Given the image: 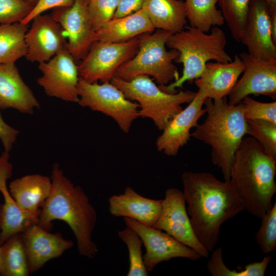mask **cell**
I'll return each mask as SVG.
<instances>
[{
	"label": "cell",
	"instance_id": "277c9868",
	"mask_svg": "<svg viewBox=\"0 0 276 276\" xmlns=\"http://www.w3.org/2000/svg\"><path fill=\"white\" fill-rule=\"evenodd\" d=\"M203 104L206 117L191 136L211 147L212 164L221 170L224 180L229 181L235 154L247 133L242 104L231 105L226 97L215 100L206 98Z\"/></svg>",
	"mask_w": 276,
	"mask_h": 276
},
{
	"label": "cell",
	"instance_id": "d6a6232c",
	"mask_svg": "<svg viewBox=\"0 0 276 276\" xmlns=\"http://www.w3.org/2000/svg\"><path fill=\"white\" fill-rule=\"evenodd\" d=\"M35 5L24 0H0V25L21 22Z\"/></svg>",
	"mask_w": 276,
	"mask_h": 276
},
{
	"label": "cell",
	"instance_id": "d6986e66",
	"mask_svg": "<svg viewBox=\"0 0 276 276\" xmlns=\"http://www.w3.org/2000/svg\"><path fill=\"white\" fill-rule=\"evenodd\" d=\"M22 236L31 273L39 270L49 261L59 257L74 245L72 241L65 239L60 233H51L37 224L29 226Z\"/></svg>",
	"mask_w": 276,
	"mask_h": 276
},
{
	"label": "cell",
	"instance_id": "3957f363",
	"mask_svg": "<svg viewBox=\"0 0 276 276\" xmlns=\"http://www.w3.org/2000/svg\"><path fill=\"white\" fill-rule=\"evenodd\" d=\"M275 174L276 158L254 138L244 136L235 154L229 179L244 210L261 218L270 210Z\"/></svg>",
	"mask_w": 276,
	"mask_h": 276
},
{
	"label": "cell",
	"instance_id": "484cf974",
	"mask_svg": "<svg viewBox=\"0 0 276 276\" xmlns=\"http://www.w3.org/2000/svg\"><path fill=\"white\" fill-rule=\"evenodd\" d=\"M2 276H28L30 273L22 233L8 239L0 245Z\"/></svg>",
	"mask_w": 276,
	"mask_h": 276
},
{
	"label": "cell",
	"instance_id": "603a6c76",
	"mask_svg": "<svg viewBox=\"0 0 276 276\" xmlns=\"http://www.w3.org/2000/svg\"><path fill=\"white\" fill-rule=\"evenodd\" d=\"M155 28L143 9L127 16L112 18L95 32V41L119 43L128 41Z\"/></svg>",
	"mask_w": 276,
	"mask_h": 276
},
{
	"label": "cell",
	"instance_id": "b9f144b4",
	"mask_svg": "<svg viewBox=\"0 0 276 276\" xmlns=\"http://www.w3.org/2000/svg\"><path fill=\"white\" fill-rule=\"evenodd\" d=\"M24 1L36 4L39 0H24Z\"/></svg>",
	"mask_w": 276,
	"mask_h": 276
},
{
	"label": "cell",
	"instance_id": "f546056e",
	"mask_svg": "<svg viewBox=\"0 0 276 276\" xmlns=\"http://www.w3.org/2000/svg\"><path fill=\"white\" fill-rule=\"evenodd\" d=\"M118 235L128 250L129 267L127 275L147 276L148 271L145 266L142 251L143 243L139 235L128 226L120 231Z\"/></svg>",
	"mask_w": 276,
	"mask_h": 276
},
{
	"label": "cell",
	"instance_id": "4fadbf2b",
	"mask_svg": "<svg viewBox=\"0 0 276 276\" xmlns=\"http://www.w3.org/2000/svg\"><path fill=\"white\" fill-rule=\"evenodd\" d=\"M89 0H75L68 7L54 8L51 17L61 26L67 38V50L75 61L82 60L95 41L88 13Z\"/></svg>",
	"mask_w": 276,
	"mask_h": 276
},
{
	"label": "cell",
	"instance_id": "6da1fadb",
	"mask_svg": "<svg viewBox=\"0 0 276 276\" xmlns=\"http://www.w3.org/2000/svg\"><path fill=\"white\" fill-rule=\"evenodd\" d=\"M187 213L198 240L211 252L221 225L244 210L230 180L221 181L208 172L185 171L181 175Z\"/></svg>",
	"mask_w": 276,
	"mask_h": 276
},
{
	"label": "cell",
	"instance_id": "7bdbcfd3",
	"mask_svg": "<svg viewBox=\"0 0 276 276\" xmlns=\"http://www.w3.org/2000/svg\"><path fill=\"white\" fill-rule=\"evenodd\" d=\"M2 273H3V269H2V263H1V258H0V275L2 276Z\"/></svg>",
	"mask_w": 276,
	"mask_h": 276
},
{
	"label": "cell",
	"instance_id": "83f0119b",
	"mask_svg": "<svg viewBox=\"0 0 276 276\" xmlns=\"http://www.w3.org/2000/svg\"><path fill=\"white\" fill-rule=\"evenodd\" d=\"M219 0H185L187 19L191 26L208 32L213 27L224 22L220 10L217 8Z\"/></svg>",
	"mask_w": 276,
	"mask_h": 276
},
{
	"label": "cell",
	"instance_id": "7a4b0ae2",
	"mask_svg": "<svg viewBox=\"0 0 276 276\" xmlns=\"http://www.w3.org/2000/svg\"><path fill=\"white\" fill-rule=\"evenodd\" d=\"M51 179V191L41 209L37 224L50 231L54 220L64 221L75 236L80 255L94 258L98 251L91 239L97 213L88 196L64 175L57 163L53 165Z\"/></svg>",
	"mask_w": 276,
	"mask_h": 276
},
{
	"label": "cell",
	"instance_id": "9a60e30c",
	"mask_svg": "<svg viewBox=\"0 0 276 276\" xmlns=\"http://www.w3.org/2000/svg\"><path fill=\"white\" fill-rule=\"evenodd\" d=\"M25 40L26 59L39 63L48 61L67 49L66 35L61 26L51 15L39 14L32 20Z\"/></svg>",
	"mask_w": 276,
	"mask_h": 276
},
{
	"label": "cell",
	"instance_id": "ba28073f",
	"mask_svg": "<svg viewBox=\"0 0 276 276\" xmlns=\"http://www.w3.org/2000/svg\"><path fill=\"white\" fill-rule=\"evenodd\" d=\"M77 89L80 106L111 117L125 132L139 117V104L127 99L110 82L90 83L79 77Z\"/></svg>",
	"mask_w": 276,
	"mask_h": 276
},
{
	"label": "cell",
	"instance_id": "ac0fdd59",
	"mask_svg": "<svg viewBox=\"0 0 276 276\" xmlns=\"http://www.w3.org/2000/svg\"><path fill=\"white\" fill-rule=\"evenodd\" d=\"M205 98L197 91L189 105L175 115L169 122L156 142L159 151L168 156H176L180 148L184 146L190 139V130L196 127L199 120L206 113L202 108Z\"/></svg>",
	"mask_w": 276,
	"mask_h": 276
},
{
	"label": "cell",
	"instance_id": "ab89813d",
	"mask_svg": "<svg viewBox=\"0 0 276 276\" xmlns=\"http://www.w3.org/2000/svg\"><path fill=\"white\" fill-rule=\"evenodd\" d=\"M270 24L272 39L276 44V13L270 15Z\"/></svg>",
	"mask_w": 276,
	"mask_h": 276
},
{
	"label": "cell",
	"instance_id": "4dcf8cb0",
	"mask_svg": "<svg viewBox=\"0 0 276 276\" xmlns=\"http://www.w3.org/2000/svg\"><path fill=\"white\" fill-rule=\"evenodd\" d=\"M247 134L259 142L265 151L276 158V123L264 120H248Z\"/></svg>",
	"mask_w": 276,
	"mask_h": 276
},
{
	"label": "cell",
	"instance_id": "9c48e42d",
	"mask_svg": "<svg viewBox=\"0 0 276 276\" xmlns=\"http://www.w3.org/2000/svg\"><path fill=\"white\" fill-rule=\"evenodd\" d=\"M139 47L138 36L119 43L94 41L78 65L79 77L90 83L110 82L118 68L135 56Z\"/></svg>",
	"mask_w": 276,
	"mask_h": 276
},
{
	"label": "cell",
	"instance_id": "8fae6325",
	"mask_svg": "<svg viewBox=\"0 0 276 276\" xmlns=\"http://www.w3.org/2000/svg\"><path fill=\"white\" fill-rule=\"evenodd\" d=\"M38 68L42 76L37 79V82L47 96L66 102L78 103V65L67 49L48 61L40 63Z\"/></svg>",
	"mask_w": 276,
	"mask_h": 276
},
{
	"label": "cell",
	"instance_id": "60d3db41",
	"mask_svg": "<svg viewBox=\"0 0 276 276\" xmlns=\"http://www.w3.org/2000/svg\"><path fill=\"white\" fill-rule=\"evenodd\" d=\"M267 5L270 14L276 13V0H262Z\"/></svg>",
	"mask_w": 276,
	"mask_h": 276
},
{
	"label": "cell",
	"instance_id": "30bf717a",
	"mask_svg": "<svg viewBox=\"0 0 276 276\" xmlns=\"http://www.w3.org/2000/svg\"><path fill=\"white\" fill-rule=\"evenodd\" d=\"M182 191L168 189L162 200L160 214L154 228L164 231L178 241L192 248L201 257L208 258L210 252L196 236L187 213Z\"/></svg>",
	"mask_w": 276,
	"mask_h": 276
},
{
	"label": "cell",
	"instance_id": "8d00e7d4",
	"mask_svg": "<svg viewBox=\"0 0 276 276\" xmlns=\"http://www.w3.org/2000/svg\"><path fill=\"white\" fill-rule=\"evenodd\" d=\"M75 0H39L30 13L21 22L28 25L36 16L50 9L68 7L73 4Z\"/></svg>",
	"mask_w": 276,
	"mask_h": 276
},
{
	"label": "cell",
	"instance_id": "e575fe53",
	"mask_svg": "<svg viewBox=\"0 0 276 276\" xmlns=\"http://www.w3.org/2000/svg\"><path fill=\"white\" fill-rule=\"evenodd\" d=\"M241 103L246 120H264L276 123V102H261L246 96Z\"/></svg>",
	"mask_w": 276,
	"mask_h": 276
},
{
	"label": "cell",
	"instance_id": "52a82bcc",
	"mask_svg": "<svg viewBox=\"0 0 276 276\" xmlns=\"http://www.w3.org/2000/svg\"><path fill=\"white\" fill-rule=\"evenodd\" d=\"M110 82L127 99L138 102L139 117L151 119L160 130H163L173 117L182 110V104L190 103L196 95L191 90L167 93L147 75L138 76L129 81L114 76Z\"/></svg>",
	"mask_w": 276,
	"mask_h": 276
},
{
	"label": "cell",
	"instance_id": "d590c367",
	"mask_svg": "<svg viewBox=\"0 0 276 276\" xmlns=\"http://www.w3.org/2000/svg\"><path fill=\"white\" fill-rule=\"evenodd\" d=\"M208 260L207 268L213 276H246L244 269L237 271L229 269L223 260L222 249L221 247L215 248Z\"/></svg>",
	"mask_w": 276,
	"mask_h": 276
},
{
	"label": "cell",
	"instance_id": "e0dca14e",
	"mask_svg": "<svg viewBox=\"0 0 276 276\" xmlns=\"http://www.w3.org/2000/svg\"><path fill=\"white\" fill-rule=\"evenodd\" d=\"M9 159V152L5 151L0 156V192L4 199L0 208V245L14 235L23 233L31 225L37 224L41 212L21 210L11 196L7 187L12 170Z\"/></svg>",
	"mask_w": 276,
	"mask_h": 276
},
{
	"label": "cell",
	"instance_id": "f1b7e54d",
	"mask_svg": "<svg viewBox=\"0 0 276 276\" xmlns=\"http://www.w3.org/2000/svg\"><path fill=\"white\" fill-rule=\"evenodd\" d=\"M251 0H219L222 15L233 38L238 42L246 24Z\"/></svg>",
	"mask_w": 276,
	"mask_h": 276
},
{
	"label": "cell",
	"instance_id": "ffe728a7",
	"mask_svg": "<svg viewBox=\"0 0 276 276\" xmlns=\"http://www.w3.org/2000/svg\"><path fill=\"white\" fill-rule=\"evenodd\" d=\"M243 70L242 60L236 55L229 62H207L200 77L194 81L205 99H221L230 94Z\"/></svg>",
	"mask_w": 276,
	"mask_h": 276
},
{
	"label": "cell",
	"instance_id": "8992f818",
	"mask_svg": "<svg viewBox=\"0 0 276 276\" xmlns=\"http://www.w3.org/2000/svg\"><path fill=\"white\" fill-rule=\"evenodd\" d=\"M173 33L157 29L153 33L139 35L137 53L118 68L115 76L129 81L140 75L150 76L159 86L178 80L180 76L173 61L179 53L175 49L168 51L166 48V42Z\"/></svg>",
	"mask_w": 276,
	"mask_h": 276
},
{
	"label": "cell",
	"instance_id": "7402d4cb",
	"mask_svg": "<svg viewBox=\"0 0 276 276\" xmlns=\"http://www.w3.org/2000/svg\"><path fill=\"white\" fill-rule=\"evenodd\" d=\"M109 211L116 217H127L153 227L161 213L162 200L145 197L130 187L108 199Z\"/></svg>",
	"mask_w": 276,
	"mask_h": 276
},
{
	"label": "cell",
	"instance_id": "44dd1931",
	"mask_svg": "<svg viewBox=\"0 0 276 276\" xmlns=\"http://www.w3.org/2000/svg\"><path fill=\"white\" fill-rule=\"evenodd\" d=\"M40 104L22 80L15 63L0 64V109L33 114Z\"/></svg>",
	"mask_w": 276,
	"mask_h": 276
},
{
	"label": "cell",
	"instance_id": "2e32d148",
	"mask_svg": "<svg viewBox=\"0 0 276 276\" xmlns=\"http://www.w3.org/2000/svg\"><path fill=\"white\" fill-rule=\"evenodd\" d=\"M240 42L248 53L262 60H276V44L272 39L270 14L262 0H251L246 24Z\"/></svg>",
	"mask_w": 276,
	"mask_h": 276
},
{
	"label": "cell",
	"instance_id": "f35d334b",
	"mask_svg": "<svg viewBox=\"0 0 276 276\" xmlns=\"http://www.w3.org/2000/svg\"><path fill=\"white\" fill-rule=\"evenodd\" d=\"M145 0H120L113 18L127 16L142 9Z\"/></svg>",
	"mask_w": 276,
	"mask_h": 276
},
{
	"label": "cell",
	"instance_id": "d4e9b609",
	"mask_svg": "<svg viewBox=\"0 0 276 276\" xmlns=\"http://www.w3.org/2000/svg\"><path fill=\"white\" fill-rule=\"evenodd\" d=\"M142 9L155 29L174 33L186 25V7L182 0H145Z\"/></svg>",
	"mask_w": 276,
	"mask_h": 276
},
{
	"label": "cell",
	"instance_id": "836d02e7",
	"mask_svg": "<svg viewBox=\"0 0 276 276\" xmlns=\"http://www.w3.org/2000/svg\"><path fill=\"white\" fill-rule=\"evenodd\" d=\"M120 0H89L88 13L95 32L113 18Z\"/></svg>",
	"mask_w": 276,
	"mask_h": 276
},
{
	"label": "cell",
	"instance_id": "cb8c5ba5",
	"mask_svg": "<svg viewBox=\"0 0 276 276\" xmlns=\"http://www.w3.org/2000/svg\"><path fill=\"white\" fill-rule=\"evenodd\" d=\"M52 189L51 178L40 174H30L10 183L9 192L22 210L37 213L41 211Z\"/></svg>",
	"mask_w": 276,
	"mask_h": 276
},
{
	"label": "cell",
	"instance_id": "4316f807",
	"mask_svg": "<svg viewBox=\"0 0 276 276\" xmlns=\"http://www.w3.org/2000/svg\"><path fill=\"white\" fill-rule=\"evenodd\" d=\"M28 30V25L20 22L0 25V64L15 63L25 57V36Z\"/></svg>",
	"mask_w": 276,
	"mask_h": 276
},
{
	"label": "cell",
	"instance_id": "1f68e13d",
	"mask_svg": "<svg viewBox=\"0 0 276 276\" xmlns=\"http://www.w3.org/2000/svg\"><path fill=\"white\" fill-rule=\"evenodd\" d=\"M256 235V242L261 250L267 255L276 249V202L262 217Z\"/></svg>",
	"mask_w": 276,
	"mask_h": 276
},
{
	"label": "cell",
	"instance_id": "7c38bea8",
	"mask_svg": "<svg viewBox=\"0 0 276 276\" xmlns=\"http://www.w3.org/2000/svg\"><path fill=\"white\" fill-rule=\"evenodd\" d=\"M123 220L126 225L134 229L142 240L146 249L143 261L148 272L152 271L159 263L173 258L196 261L201 258L193 249L161 230L130 218L125 217Z\"/></svg>",
	"mask_w": 276,
	"mask_h": 276
},
{
	"label": "cell",
	"instance_id": "5bb4252c",
	"mask_svg": "<svg viewBox=\"0 0 276 276\" xmlns=\"http://www.w3.org/2000/svg\"><path fill=\"white\" fill-rule=\"evenodd\" d=\"M244 70L229 96L228 103L233 105L240 103L250 95H262L276 99V60L257 59L248 53L239 55Z\"/></svg>",
	"mask_w": 276,
	"mask_h": 276
},
{
	"label": "cell",
	"instance_id": "74e56055",
	"mask_svg": "<svg viewBox=\"0 0 276 276\" xmlns=\"http://www.w3.org/2000/svg\"><path fill=\"white\" fill-rule=\"evenodd\" d=\"M19 131L7 124L0 112V140L5 151L10 152L19 134Z\"/></svg>",
	"mask_w": 276,
	"mask_h": 276
},
{
	"label": "cell",
	"instance_id": "5b68a950",
	"mask_svg": "<svg viewBox=\"0 0 276 276\" xmlns=\"http://www.w3.org/2000/svg\"><path fill=\"white\" fill-rule=\"evenodd\" d=\"M226 44V36L217 26L213 27L209 34L191 26L173 33L166 44L178 52L174 62L182 64V75L176 81L159 87L167 93H176V88L181 87L186 82L191 83L199 78L209 61L231 62L232 59L225 50Z\"/></svg>",
	"mask_w": 276,
	"mask_h": 276
}]
</instances>
